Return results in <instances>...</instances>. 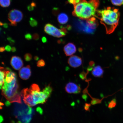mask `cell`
<instances>
[{"label":"cell","instance_id":"1","mask_svg":"<svg viewBox=\"0 0 123 123\" xmlns=\"http://www.w3.org/2000/svg\"><path fill=\"white\" fill-rule=\"evenodd\" d=\"M96 16L100 20L101 24L105 28L107 34H110L114 31L118 25L120 13L118 9L108 7L103 10L97 11Z\"/></svg>","mask_w":123,"mask_h":123},{"label":"cell","instance_id":"2","mask_svg":"<svg viewBox=\"0 0 123 123\" xmlns=\"http://www.w3.org/2000/svg\"><path fill=\"white\" fill-rule=\"evenodd\" d=\"M100 4L99 0H81L74 6L73 14L82 20H87L95 16Z\"/></svg>","mask_w":123,"mask_h":123},{"label":"cell","instance_id":"3","mask_svg":"<svg viewBox=\"0 0 123 123\" xmlns=\"http://www.w3.org/2000/svg\"><path fill=\"white\" fill-rule=\"evenodd\" d=\"M19 86L17 78L9 83L4 82L1 94L9 103H21V95L19 93Z\"/></svg>","mask_w":123,"mask_h":123},{"label":"cell","instance_id":"4","mask_svg":"<svg viewBox=\"0 0 123 123\" xmlns=\"http://www.w3.org/2000/svg\"><path fill=\"white\" fill-rule=\"evenodd\" d=\"M32 98L35 105L38 104H44L46 103L49 97L43 91L40 92V89L38 85L32 84L30 88Z\"/></svg>","mask_w":123,"mask_h":123},{"label":"cell","instance_id":"5","mask_svg":"<svg viewBox=\"0 0 123 123\" xmlns=\"http://www.w3.org/2000/svg\"><path fill=\"white\" fill-rule=\"evenodd\" d=\"M44 31L46 33L55 37L60 38L65 36L67 32L65 27L58 29L50 24H46L44 27Z\"/></svg>","mask_w":123,"mask_h":123},{"label":"cell","instance_id":"6","mask_svg":"<svg viewBox=\"0 0 123 123\" xmlns=\"http://www.w3.org/2000/svg\"><path fill=\"white\" fill-rule=\"evenodd\" d=\"M20 95L24 102L27 105L30 107H33L36 105L34 102L30 88L23 89L21 92Z\"/></svg>","mask_w":123,"mask_h":123},{"label":"cell","instance_id":"7","mask_svg":"<svg viewBox=\"0 0 123 123\" xmlns=\"http://www.w3.org/2000/svg\"><path fill=\"white\" fill-rule=\"evenodd\" d=\"M8 16V19L10 22L12 21L17 23L22 20L24 15L22 12L20 11L15 9L10 11Z\"/></svg>","mask_w":123,"mask_h":123},{"label":"cell","instance_id":"8","mask_svg":"<svg viewBox=\"0 0 123 123\" xmlns=\"http://www.w3.org/2000/svg\"><path fill=\"white\" fill-rule=\"evenodd\" d=\"M65 90L67 93L70 94H78L81 91L80 87L72 82H69L66 85Z\"/></svg>","mask_w":123,"mask_h":123},{"label":"cell","instance_id":"9","mask_svg":"<svg viewBox=\"0 0 123 123\" xmlns=\"http://www.w3.org/2000/svg\"><path fill=\"white\" fill-rule=\"evenodd\" d=\"M10 64L13 68L16 70H19L23 65L24 63L21 58L19 56H13L10 61Z\"/></svg>","mask_w":123,"mask_h":123},{"label":"cell","instance_id":"10","mask_svg":"<svg viewBox=\"0 0 123 123\" xmlns=\"http://www.w3.org/2000/svg\"><path fill=\"white\" fill-rule=\"evenodd\" d=\"M68 63L70 67L74 68H76L82 64V59L78 56L73 55L69 58Z\"/></svg>","mask_w":123,"mask_h":123},{"label":"cell","instance_id":"11","mask_svg":"<svg viewBox=\"0 0 123 123\" xmlns=\"http://www.w3.org/2000/svg\"><path fill=\"white\" fill-rule=\"evenodd\" d=\"M31 72L30 65L23 67L19 72V76L21 79L26 80L31 76Z\"/></svg>","mask_w":123,"mask_h":123},{"label":"cell","instance_id":"12","mask_svg":"<svg viewBox=\"0 0 123 123\" xmlns=\"http://www.w3.org/2000/svg\"><path fill=\"white\" fill-rule=\"evenodd\" d=\"M76 46L71 43H68L64 47V53L67 56H71L76 53Z\"/></svg>","mask_w":123,"mask_h":123},{"label":"cell","instance_id":"13","mask_svg":"<svg viewBox=\"0 0 123 123\" xmlns=\"http://www.w3.org/2000/svg\"><path fill=\"white\" fill-rule=\"evenodd\" d=\"M104 73L103 69L99 66L94 67L92 71V74L96 77H100L102 76Z\"/></svg>","mask_w":123,"mask_h":123},{"label":"cell","instance_id":"14","mask_svg":"<svg viewBox=\"0 0 123 123\" xmlns=\"http://www.w3.org/2000/svg\"><path fill=\"white\" fill-rule=\"evenodd\" d=\"M58 20L60 24H65L68 22V17L65 13H61L58 16Z\"/></svg>","mask_w":123,"mask_h":123},{"label":"cell","instance_id":"15","mask_svg":"<svg viewBox=\"0 0 123 123\" xmlns=\"http://www.w3.org/2000/svg\"><path fill=\"white\" fill-rule=\"evenodd\" d=\"M5 76V68L0 67V89L2 88Z\"/></svg>","mask_w":123,"mask_h":123},{"label":"cell","instance_id":"16","mask_svg":"<svg viewBox=\"0 0 123 123\" xmlns=\"http://www.w3.org/2000/svg\"><path fill=\"white\" fill-rule=\"evenodd\" d=\"M11 0H0V6L3 7H7L10 5Z\"/></svg>","mask_w":123,"mask_h":123},{"label":"cell","instance_id":"17","mask_svg":"<svg viewBox=\"0 0 123 123\" xmlns=\"http://www.w3.org/2000/svg\"><path fill=\"white\" fill-rule=\"evenodd\" d=\"M29 22L30 25L32 27H36L38 25L37 21L33 18L31 17L30 18Z\"/></svg>","mask_w":123,"mask_h":123},{"label":"cell","instance_id":"18","mask_svg":"<svg viewBox=\"0 0 123 123\" xmlns=\"http://www.w3.org/2000/svg\"><path fill=\"white\" fill-rule=\"evenodd\" d=\"M112 4L115 6H121L123 4V0H111Z\"/></svg>","mask_w":123,"mask_h":123},{"label":"cell","instance_id":"19","mask_svg":"<svg viewBox=\"0 0 123 123\" xmlns=\"http://www.w3.org/2000/svg\"><path fill=\"white\" fill-rule=\"evenodd\" d=\"M32 56L31 54L29 53L26 54L24 56V58L27 62H29L31 60Z\"/></svg>","mask_w":123,"mask_h":123},{"label":"cell","instance_id":"20","mask_svg":"<svg viewBox=\"0 0 123 123\" xmlns=\"http://www.w3.org/2000/svg\"><path fill=\"white\" fill-rule=\"evenodd\" d=\"M116 104V100L115 99H113L109 103L108 107L109 108L112 109L115 106Z\"/></svg>","mask_w":123,"mask_h":123},{"label":"cell","instance_id":"21","mask_svg":"<svg viewBox=\"0 0 123 123\" xmlns=\"http://www.w3.org/2000/svg\"><path fill=\"white\" fill-rule=\"evenodd\" d=\"M45 65V61L41 59L38 61L37 66L38 67H44Z\"/></svg>","mask_w":123,"mask_h":123},{"label":"cell","instance_id":"22","mask_svg":"<svg viewBox=\"0 0 123 123\" xmlns=\"http://www.w3.org/2000/svg\"><path fill=\"white\" fill-rule=\"evenodd\" d=\"M33 38L34 40L35 41H37L39 40L40 38V36L39 34L37 33H35L33 35Z\"/></svg>","mask_w":123,"mask_h":123},{"label":"cell","instance_id":"23","mask_svg":"<svg viewBox=\"0 0 123 123\" xmlns=\"http://www.w3.org/2000/svg\"><path fill=\"white\" fill-rule=\"evenodd\" d=\"M26 39L28 40H30L32 39V35L30 33H28L26 34L25 36Z\"/></svg>","mask_w":123,"mask_h":123},{"label":"cell","instance_id":"24","mask_svg":"<svg viewBox=\"0 0 123 123\" xmlns=\"http://www.w3.org/2000/svg\"><path fill=\"white\" fill-rule=\"evenodd\" d=\"M5 50L7 52H10L12 48L10 45H7L6 46L5 48Z\"/></svg>","mask_w":123,"mask_h":123},{"label":"cell","instance_id":"25","mask_svg":"<svg viewBox=\"0 0 123 123\" xmlns=\"http://www.w3.org/2000/svg\"><path fill=\"white\" fill-rule=\"evenodd\" d=\"M27 8L29 11H32L34 10V8L30 5L27 6Z\"/></svg>","mask_w":123,"mask_h":123},{"label":"cell","instance_id":"26","mask_svg":"<svg viewBox=\"0 0 123 123\" xmlns=\"http://www.w3.org/2000/svg\"><path fill=\"white\" fill-rule=\"evenodd\" d=\"M7 40H8L9 42H10L12 44H13L14 43L15 41L13 40L11 38L9 37L7 38Z\"/></svg>","mask_w":123,"mask_h":123},{"label":"cell","instance_id":"27","mask_svg":"<svg viewBox=\"0 0 123 123\" xmlns=\"http://www.w3.org/2000/svg\"><path fill=\"white\" fill-rule=\"evenodd\" d=\"M9 25L11 26H16L17 25V23L13 22H10L9 24Z\"/></svg>","mask_w":123,"mask_h":123},{"label":"cell","instance_id":"28","mask_svg":"<svg viewBox=\"0 0 123 123\" xmlns=\"http://www.w3.org/2000/svg\"><path fill=\"white\" fill-rule=\"evenodd\" d=\"M68 3L70 4H71L74 5L75 4V1L74 0H67Z\"/></svg>","mask_w":123,"mask_h":123},{"label":"cell","instance_id":"29","mask_svg":"<svg viewBox=\"0 0 123 123\" xmlns=\"http://www.w3.org/2000/svg\"><path fill=\"white\" fill-rule=\"evenodd\" d=\"M42 41L43 43H45L47 42V40L45 37H43L42 38Z\"/></svg>","mask_w":123,"mask_h":123},{"label":"cell","instance_id":"30","mask_svg":"<svg viewBox=\"0 0 123 123\" xmlns=\"http://www.w3.org/2000/svg\"><path fill=\"white\" fill-rule=\"evenodd\" d=\"M31 5L33 7H36L37 5L36 3L33 1L31 3Z\"/></svg>","mask_w":123,"mask_h":123},{"label":"cell","instance_id":"31","mask_svg":"<svg viewBox=\"0 0 123 123\" xmlns=\"http://www.w3.org/2000/svg\"><path fill=\"white\" fill-rule=\"evenodd\" d=\"M5 48L4 47H0V53H2L5 50Z\"/></svg>","mask_w":123,"mask_h":123},{"label":"cell","instance_id":"32","mask_svg":"<svg viewBox=\"0 0 123 123\" xmlns=\"http://www.w3.org/2000/svg\"><path fill=\"white\" fill-rule=\"evenodd\" d=\"M11 51L13 53H15L16 51V48L15 47H13L12 48Z\"/></svg>","mask_w":123,"mask_h":123},{"label":"cell","instance_id":"33","mask_svg":"<svg viewBox=\"0 0 123 123\" xmlns=\"http://www.w3.org/2000/svg\"><path fill=\"white\" fill-rule=\"evenodd\" d=\"M3 26L4 28H7L8 27V25L7 23H4L3 25Z\"/></svg>","mask_w":123,"mask_h":123},{"label":"cell","instance_id":"34","mask_svg":"<svg viewBox=\"0 0 123 123\" xmlns=\"http://www.w3.org/2000/svg\"><path fill=\"white\" fill-rule=\"evenodd\" d=\"M39 58L37 56H35L34 57V59L36 61H37L39 60Z\"/></svg>","mask_w":123,"mask_h":123},{"label":"cell","instance_id":"35","mask_svg":"<svg viewBox=\"0 0 123 123\" xmlns=\"http://www.w3.org/2000/svg\"><path fill=\"white\" fill-rule=\"evenodd\" d=\"M4 105V104L0 102V109H2V106Z\"/></svg>","mask_w":123,"mask_h":123},{"label":"cell","instance_id":"36","mask_svg":"<svg viewBox=\"0 0 123 123\" xmlns=\"http://www.w3.org/2000/svg\"><path fill=\"white\" fill-rule=\"evenodd\" d=\"M4 24V23H3L2 22H1V21H0V26H3Z\"/></svg>","mask_w":123,"mask_h":123},{"label":"cell","instance_id":"37","mask_svg":"<svg viewBox=\"0 0 123 123\" xmlns=\"http://www.w3.org/2000/svg\"><path fill=\"white\" fill-rule=\"evenodd\" d=\"M2 120V117L0 116V122H1Z\"/></svg>","mask_w":123,"mask_h":123},{"label":"cell","instance_id":"38","mask_svg":"<svg viewBox=\"0 0 123 123\" xmlns=\"http://www.w3.org/2000/svg\"><path fill=\"white\" fill-rule=\"evenodd\" d=\"M1 30V29L0 28V31Z\"/></svg>","mask_w":123,"mask_h":123}]
</instances>
